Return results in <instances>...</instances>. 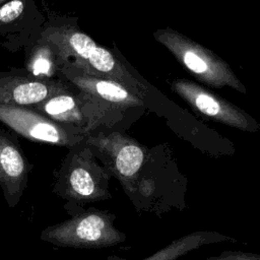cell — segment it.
I'll list each match as a JSON object with an SVG mask.
<instances>
[{"label": "cell", "mask_w": 260, "mask_h": 260, "mask_svg": "<svg viewBox=\"0 0 260 260\" xmlns=\"http://www.w3.org/2000/svg\"><path fill=\"white\" fill-rule=\"evenodd\" d=\"M83 143L116 178L137 212L166 213L185 207V195L144 172L146 151L135 141L117 133L89 132Z\"/></svg>", "instance_id": "cell-1"}, {"label": "cell", "mask_w": 260, "mask_h": 260, "mask_svg": "<svg viewBox=\"0 0 260 260\" xmlns=\"http://www.w3.org/2000/svg\"><path fill=\"white\" fill-rule=\"evenodd\" d=\"M41 35L58 47L62 66L117 81L139 92L140 85L113 53L99 46L72 21L48 24L41 29Z\"/></svg>", "instance_id": "cell-2"}, {"label": "cell", "mask_w": 260, "mask_h": 260, "mask_svg": "<svg viewBox=\"0 0 260 260\" xmlns=\"http://www.w3.org/2000/svg\"><path fill=\"white\" fill-rule=\"evenodd\" d=\"M110 179L111 175L82 141L68 149L56 172L52 191L66 201L64 207L72 215L87 203L111 199Z\"/></svg>", "instance_id": "cell-3"}, {"label": "cell", "mask_w": 260, "mask_h": 260, "mask_svg": "<svg viewBox=\"0 0 260 260\" xmlns=\"http://www.w3.org/2000/svg\"><path fill=\"white\" fill-rule=\"evenodd\" d=\"M116 214L95 207L83 208L69 219L44 229L42 241L63 248L101 249L119 245L126 234L118 230L114 221Z\"/></svg>", "instance_id": "cell-4"}, {"label": "cell", "mask_w": 260, "mask_h": 260, "mask_svg": "<svg viewBox=\"0 0 260 260\" xmlns=\"http://www.w3.org/2000/svg\"><path fill=\"white\" fill-rule=\"evenodd\" d=\"M153 36L201 82L213 87L229 86L246 92V87L232 68L213 52L170 27L157 29Z\"/></svg>", "instance_id": "cell-5"}, {"label": "cell", "mask_w": 260, "mask_h": 260, "mask_svg": "<svg viewBox=\"0 0 260 260\" xmlns=\"http://www.w3.org/2000/svg\"><path fill=\"white\" fill-rule=\"evenodd\" d=\"M0 122L30 141L68 149L80 144L87 135L83 129L55 122L30 107L0 104Z\"/></svg>", "instance_id": "cell-6"}, {"label": "cell", "mask_w": 260, "mask_h": 260, "mask_svg": "<svg viewBox=\"0 0 260 260\" xmlns=\"http://www.w3.org/2000/svg\"><path fill=\"white\" fill-rule=\"evenodd\" d=\"M172 89L194 110L212 120L244 131L259 129L258 123L242 109L193 81L176 79L172 82Z\"/></svg>", "instance_id": "cell-7"}, {"label": "cell", "mask_w": 260, "mask_h": 260, "mask_svg": "<svg viewBox=\"0 0 260 260\" xmlns=\"http://www.w3.org/2000/svg\"><path fill=\"white\" fill-rule=\"evenodd\" d=\"M98 101L70 85L67 89L30 106L55 122L78 127L88 134L102 117Z\"/></svg>", "instance_id": "cell-8"}, {"label": "cell", "mask_w": 260, "mask_h": 260, "mask_svg": "<svg viewBox=\"0 0 260 260\" xmlns=\"http://www.w3.org/2000/svg\"><path fill=\"white\" fill-rule=\"evenodd\" d=\"M31 168L16 135L0 127V187L9 208L19 203Z\"/></svg>", "instance_id": "cell-9"}, {"label": "cell", "mask_w": 260, "mask_h": 260, "mask_svg": "<svg viewBox=\"0 0 260 260\" xmlns=\"http://www.w3.org/2000/svg\"><path fill=\"white\" fill-rule=\"evenodd\" d=\"M70 84L61 79H37L25 70L22 73L0 72V104L30 107L67 89Z\"/></svg>", "instance_id": "cell-10"}, {"label": "cell", "mask_w": 260, "mask_h": 260, "mask_svg": "<svg viewBox=\"0 0 260 260\" xmlns=\"http://www.w3.org/2000/svg\"><path fill=\"white\" fill-rule=\"evenodd\" d=\"M59 77L99 103H107L116 107L140 106L142 104L141 100L129 88L108 78L89 75L68 66H61Z\"/></svg>", "instance_id": "cell-11"}, {"label": "cell", "mask_w": 260, "mask_h": 260, "mask_svg": "<svg viewBox=\"0 0 260 260\" xmlns=\"http://www.w3.org/2000/svg\"><path fill=\"white\" fill-rule=\"evenodd\" d=\"M61 66L58 47L40 32L27 48L24 70L37 79H57Z\"/></svg>", "instance_id": "cell-12"}, {"label": "cell", "mask_w": 260, "mask_h": 260, "mask_svg": "<svg viewBox=\"0 0 260 260\" xmlns=\"http://www.w3.org/2000/svg\"><path fill=\"white\" fill-rule=\"evenodd\" d=\"M225 241L235 242L236 239L231 236L220 234L216 231H197L182 236L170 244L159 249L152 255L141 260H177L181 256L196 250L205 245L217 244ZM107 260H128L117 255H110Z\"/></svg>", "instance_id": "cell-13"}, {"label": "cell", "mask_w": 260, "mask_h": 260, "mask_svg": "<svg viewBox=\"0 0 260 260\" xmlns=\"http://www.w3.org/2000/svg\"><path fill=\"white\" fill-rule=\"evenodd\" d=\"M41 12L32 0H8L0 5V35L32 29L34 23L42 24Z\"/></svg>", "instance_id": "cell-14"}, {"label": "cell", "mask_w": 260, "mask_h": 260, "mask_svg": "<svg viewBox=\"0 0 260 260\" xmlns=\"http://www.w3.org/2000/svg\"><path fill=\"white\" fill-rule=\"evenodd\" d=\"M206 260H260V254L245 251L226 250L222 251L219 255L208 257Z\"/></svg>", "instance_id": "cell-15"}, {"label": "cell", "mask_w": 260, "mask_h": 260, "mask_svg": "<svg viewBox=\"0 0 260 260\" xmlns=\"http://www.w3.org/2000/svg\"><path fill=\"white\" fill-rule=\"evenodd\" d=\"M8 0H0V5H2V4H4L5 2H7Z\"/></svg>", "instance_id": "cell-16"}]
</instances>
